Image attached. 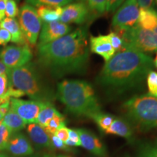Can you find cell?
<instances>
[{"label": "cell", "mask_w": 157, "mask_h": 157, "mask_svg": "<svg viewBox=\"0 0 157 157\" xmlns=\"http://www.w3.org/2000/svg\"><path fill=\"white\" fill-rule=\"evenodd\" d=\"M155 145H156V146H157V139H156V140L155 141Z\"/></svg>", "instance_id": "46"}, {"label": "cell", "mask_w": 157, "mask_h": 157, "mask_svg": "<svg viewBox=\"0 0 157 157\" xmlns=\"http://www.w3.org/2000/svg\"><path fill=\"white\" fill-rule=\"evenodd\" d=\"M7 149L12 154L17 157L29 156L34 153V148L28 139L21 133L15 134L10 139Z\"/></svg>", "instance_id": "15"}, {"label": "cell", "mask_w": 157, "mask_h": 157, "mask_svg": "<svg viewBox=\"0 0 157 157\" xmlns=\"http://www.w3.org/2000/svg\"><path fill=\"white\" fill-rule=\"evenodd\" d=\"M137 157H157V146L143 145L139 149Z\"/></svg>", "instance_id": "31"}, {"label": "cell", "mask_w": 157, "mask_h": 157, "mask_svg": "<svg viewBox=\"0 0 157 157\" xmlns=\"http://www.w3.org/2000/svg\"><path fill=\"white\" fill-rule=\"evenodd\" d=\"M18 8L15 0H8L6 5L5 15L9 18H15L18 15Z\"/></svg>", "instance_id": "33"}, {"label": "cell", "mask_w": 157, "mask_h": 157, "mask_svg": "<svg viewBox=\"0 0 157 157\" xmlns=\"http://www.w3.org/2000/svg\"><path fill=\"white\" fill-rule=\"evenodd\" d=\"M39 18L44 23H50L58 21L62 14V7H50L40 6L36 10Z\"/></svg>", "instance_id": "19"}, {"label": "cell", "mask_w": 157, "mask_h": 157, "mask_svg": "<svg viewBox=\"0 0 157 157\" xmlns=\"http://www.w3.org/2000/svg\"><path fill=\"white\" fill-rule=\"evenodd\" d=\"M149 95L157 98V72L151 71L146 77Z\"/></svg>", "instance_id": "27"}, {"label": "cell", "mask_w": 157, "mask_h": 157, "mask_svg": "<svg viewBox=\"0 0 157 157\" xmlns=\"http://www.w3.org/2000/svg\"><path fill=\"white\" fill-rule=\"evenodd\" d=\"M114 31L120 35L124 45L144 53L157 51V34L154 31L143 29L139 25L133 28Z\"/></svg>", "instance_id": "6"}, {"label": "cell", "mask_w": 157, "mask_h": 157, "mask_svg": "<svg viewBox=\"0 0 157 157\" xmlns=\"http://www.w3.org/2000/svg\"><path fill=\"white\" fill-rule=\"evenodd\" d=\"M76 130L79 135L81 146L96 156L102 157L105 156V147L95 134L85 129H76Z\"/></svg>", "instance_id": "13"}, {"label": "cell", "mask_w": 157, "mask_h": 157, "mask_svg": "<svg viewBox=\"0 0 157 157\" xmlns=\"http://www.w3.org/2000/svg\"><path fill=\"white\" fill-rule=\"evenodd\" d=\"M74 0H25V3L33 7L50 6V7H62L72 2Z\"/></svg>", "instance_id": "25"}, {"label": "cell", "mask_w": 157, "mask_h": 157, "mask_svg": "<svg viewBox=\"0 0 157 157\" xmlns=\"http://www.w3.org/2000/svg\"><path fill=\"white\" fill-rule=\"evenodd\" d=\"M90 58L87 28H78L48 44L38 46V60L56 77L84 74Z\"/></svg>", "instance_id": "1"}, {"label": "cell", "mask_w": 157, "mask_h": 157, "mask_svg": "<svg viewBox=\"0 0 157 157\" xmlns=\"http://www.w3.org/2000/svg\"><path fill=\"white\" fill-rule=\"evenodd\" d=\"M7 1L8 0H0V21L5 18V8Z\"/></svg>", "instance_id": "39"}, {"label": "cell", "mask_w": 157, "mask_h": 157, "mask_svg": "<svg viewBox=\"0 0 157 157\" xmlns=\"http://www.w3.org/2000/svg\"><path fill=\"white\" fill-rule=\"evenodd\" d=\"M8 90V78L7 74L0 75V101L1 103H7L10 101V98L7 95Z\"/></svg>", "instance_id": "28"}, {"label": "cell", "mask_w": 157, "mask_h": 157, "mask_svg": "<svg viewBox=\"0 0 157 157\" xmlns=\"http://www.w3.org/2000/svg\"><path fill=\"white\" fill-rule=\"evenodd\" d=\"M152 31H154V33H156V34H157V25H156V27H155V28H154V29H153V30H152Z\"/></svg>", "instance_id": "44"}, {"label": "cell", "mask_w": 157, "mask_h": 157, "mask_svg": "<svg viewBox=\"0 0 157 157\" xmlns=\"http://www.w3.org/2000/svg\"><path fill=\"white\" fill-rule=\"evenodd\" d=\"M91 13L87 6L82 2L68 4L63 7L60 21L68 25L69 23L83 24L89 20Z\"/></svg>", "instance_id": "11"}, {"label": "cell", "mask_w": 157, "mask_h": 157, "mask_svg": "<svg viewBox=\"0 0 157 157\" xmlns=\"http://www.w3.org/2000/svg\"><path fill=\"white\" fill-rule=\"evenodd\" d=\"M63 126H66V120L63 116L59 112L50 119L46 127H44V129L50 136V135H55L56 131Z\"/></svg>", "instance_id": "24"}, {"label": "cell", "mask_w": 157, "mask_h": 157, "mask_svg": "<svg viewBox=\"0 0 157 157\" xmlns=\"http://www.w3.org/2000/svg\"><path fill=\"white\" fill-rule=\"evenodd\" d=\"M0 29H5L10 34L12 42L20 45H28L20 27L19 23L15 18H4L0 21Z\"/></svg>", "instance_id": "16"}, {"label": "cell", "mask_w": 157, "mask_h": 157, "mask_svg": "<svg viewBox=\"0 0 157 157\" xmlns=\"http://www.w3.org/2000/svg\"><path fill=\"white\" fill-rule=\"evenodd\" d=\"M105 133L130 139L132 136L133 132L131 127L127 121L120 119H114L109 128L105 131Z\"/></svg>", "instance_id": "18"}, {"label": "cell", "mask_w": 157, "mask_h": 157, "mask_svg": "<svg viewBox=\"0 0 157 157\" xmlns=\"http://www.w3.org/2000/svg\"><path fill=\"white\" fill-rule=\"evenodd\" d=\"M156 3H157V0H156Z\"/></svg>", "instance_id": "50"}, {"label": "cell", "mask_w": 157, "mask_h": 157, "mask_svg": "<svg viewBox=\"0 0 157 157\" xmlns=\"http://www.w3.org/2000/svg\"><path fill=\"white\" fill-rule=\"evenodd\" d=\"M16 1H20V0H16Z\"/></svg>", "instance_id": "48"}, {"label": "cell", "mask_w": 157, "mask_h": 157, "mask_svg": "<svg viewBox=\"0 0 157 157\" xmlns=\"http://www.w3.org/2000/svg\"><path fill=\"white\" fill-rule=\"evenodd\" d=\"M154 67L151 57L124 45L105 62L96 81L105 89L120 93L142 83Z\"/></svg>", "instance_id": "2"}, {"label": "cell", "mask_w": 157, "mask_h": 157, "mask_svg": "<svg viewBox=\"0 0 157 157\" xmlns=\"http://www.w3.org/2000/svg\"><path fill=\"white\" fill-rule=\"evenodd\" d=\"M27 132L33 142L36 144L47 148L53 147L51 143L50 136L45 129L38 124H29L27 127Z\"/></svg>", "instance_id": "17"}, {"label": "cell", "mask_w": 157, "mask_h": 157, "mask_svg": "<svg viewBox=\"0 0 157 157\" xmlns=\"http://www.w3.org/2000/svg\"><path fill=\"white\" fill-rule=\"evenodd\" d=\"M124 1L125 0H107L105 11L108 13H113L117 10Z\"/></svg>", "instance_id": "35"}, {"label": "cell", "mask_w": 157, "mask_h": 157, "mask_svg": "<svg viewBox=\"0 0 157 157\" xmlns=\"http://www.w3.org/2000/svg\"><path fill=\"white\" fill-rule=\"evenodd\" d=\"M50 140L51 143H52V146L55 147V148L66 151H71L69 146H66L65 142H63L62 140H60V139L57 137L56 135H50Z\"/></svg>", "instance_id": "34"}, {"label": "cell", "mask_w": 157, "mask_h": 157, "mask_svg": "<svg viewBox=\"0 0 157 157\" xmlns=\"http://www.w3.org/2000/svg\"><path fill=\"white\" fill-rule=\"evenodd\" d=\"M108 36H109L110 42H111L116 52L124 48V43L123 39L117 32H116L115 31H111V32L108 34Z\"/></svg>", "instance_id": "30"}, {"label": "cell", "mask_w": 157, "mask_h": 157, "mask_svg": "<svg viewBox=\"0 0 157 157\" xmlns=\"http://www.w3.org/2000/svg\"><path fill=\"white\" fill-rule=\"evenodd\" d=\"M7 76L9 87L21 92L24 95H29L36 101H44L40 78L32 63H29L21 67L9 69Z\"/></svg>", "instance_id": "5"}, {"label": "cell", "mask_w": 157, "mask_h": 157, "mask_svg": "<svg viewBox=\"0 0 157 157\" xmlns=\"http://www.w3.org/2000/svg\"><path fill=\"white\" fill-rule=\"evenodd\" d=\"M138 25L143 29L152 31L157 25V13L154 9L140 8Z\"/></svg>", "instance_id": "21"}, {"label": "cell", "mask_w": 157, "mask_h": 157, "mask_svg": "<svg viewBox=\"0 0 157 157\" xmlns=\"http://www.w3.org/2000/svg\"><path fill=\"white\" fill-rule=\"evenodd\" d=\"M44 157H71L65 155H52V154H45Z\"/></svg>", "instance_id": "41"}, {"label": "cell", "mask_w": 157, "mask_h": 157, "mask_svg": "<svg viewBox=\"0 0 157 157\" xmlns=\"http://www.w3.org/2000/svg\"><path fill=\"white\" fill-rule=\"evenodd\" d=\"M2 121L12 132H18L25 128L26 125L25 121L10 107Z\"/></svg>", "instance_id": "20"}, {"label": "cell", "mask_w": 157, "mask_h": 157, "mask_svg": "<svg viewBox=\"0 0 157 157\" xmlns=\"http://www.w3.org/2000/svg\"><path fill=\"white\" fill-rule=\"evenodd\" d=\"M65 143L66 146L69 147L81 146L79 135H78L76 129H68V138Z\"/></svg>", "instance_id": "32"}, {"label": "cell", "mask_w": 157, "mask_h": 157, "mask_svg": "<svg viewBox=\"0 0 157 157\" xmlns=\"http://www.w3.org/2000/svg\"><path fill=\"white\" fill-rule=\"evenodd\" d=\"M0 104H2V103H1V101H0Z\"/></svg>", "instance_id": "49"}, {"label": "cell", "mask_w": 157, "mask_h": 157, "mask_svg": "<svg viewBox=\"0 0 157 157\" xmlns=\"http://www.w3.org/2000/svg\"><path fill=\"white\" fill-rule=\"evenodd\" d=\"M123 107L127 118L141 130L157 129V98L149 94L134 96Z\"/></svg>", "instance_id": "4"}, {"label": "cell", "mask_w": 157, "mask_h": 157, "mask_svg": "<svg viewBox=\"0 0 157 157\" xmlns=\"http://www.w3.org/2000/svg\"><path fill=\"white\" fill-rule=\"evenodd\" d=\"M85 4L92 13L103 14L106 9L107 0H79Z\"/></svg>", "instance_id": "26"}, {"label": "cell", "mask_w": 157, "mask_h": 157, "mask_svg": "<svg viewBox=\"0 0 157 157\" xmlns=\"http://www.w3.org/2000/svg\"><path fill=\"white\" fill-rule=\"evenodd\" d=\"M0 157H7V156H6L5 154H0Z\"/></svg>", "instance_id": "45"}, {"label": "cell", "mask_w": 157, "mask_h": 157, "mask_svg": "<svg viewBox=\"0 0 157 157\" xmlns=\"http://www.w3.org/2000/svg\"><path fill=\"white\" fill-rule=\"evenodd\" d=\"M140 7L137 0H125L112 18L114 29H127L138 25Z\"/></svg>", "instance_id": "8"}, {"label": "cell", "mask_w": 157, "mask_h": 157, "mask_svg": "<svg viewBox=\"0 0 157 157\" xmlns=\"http://www.w3.org/2000/svg\"><path fill=\"white\" fill-rule=\"evenodd\" d=\"M156 13H157V12H156Z\"/></svg>", "instance_id": "51"}, {"label": "cell", "mask_w": 157, "mask_h": 157, "mask_svg": "<svg viewBox=\"0 0 157 157\" xmlns=\"http://www.w3.org/2000/svg\"><path fill=\"white\" fill-rule=\"evenodd\" d=\"M140 8L153 9L154 0H137Z\"/></svg>", "instance_id": "38"}, {"label": "cell", "mask_w": 157, "mask_h": 157, "mask_svg": "<svg viewBox=\"0 0 157 157\" xmlns=\"http://www.w3.org/2000/svg\"><path fill=\"white\" fill-rule=\"evenodd\" d=\"M5 114H4V113L2 112V111H1V109H0V121H2V119H3V118H4V117H5Z\"/></svg>", "instance_id": "43"}, {"label": "cell", "mask_w": 157, "mask_h": 157, "mask_svg": "<svg viewBox=\"0 0 157 157\" xmlns=\"http://www.w3.org/2000/svg\"><path fill=\"white\" fill-rule=\"evenodd\" d=\"M1 52H2V50H0V54H1Z\"/></svg>", "instance_id": "47"}, {"label": "cell", "mask_w": 157, "mask_h": 157, "mask_svg": "<svg viewBox=\"0 0 157 157\" xmlns=\"http://www.w3.org/2000/svg\"><path fill=\"white\" fill-rule=\"evenodd\" d=\"M89 48L93 53L99 55L105 62L109 61L116 53L108 35L90 36Z\"/></svg>", "instance_id": "14"}, {"label": "cell", "mask_w": 157, "mask_h": 157, "mask_svg": "<svg viewBox=\"0 0 157 157\" xmlns=\"http://www.w3.org/2000/svg\"><path fill=\"white\" fill-rule=\"evenodd\" d=\"M33 58L30 47L27 44L9 45L2 50L0 58L9 69L21 67L29 63Z\"/></svg>", "instance_id": "9"}, {"label": "cell", "mask_w": 157, "mask_h": 157, "mask_svg": "<svg viewBox=\"0 0 157 157\" xmlns=\"http://www.w3.org/2000/svg\"><path fill=\"white\" fill-rule=\"evenodd\" d=\"M70 31V25L65 24L60 21L44 23L39 35L38 46H42L53 42L56 39L68 34Z\"/></svg>", "instance_id": "12"}, {"label": "cell", "mask_w": 157, "mask_h": 157, "mask_svg": "<svg viewBox=\"0 0 157 157\" xmlns=\"http://www.w3.org/2000/svg\"><path fill=\"white\" fill-rule=\"evenodd\" d=\"M154 66L157 68V52H156V57H155L154 60Z\"/></svg>", "instance_id": "42"}, {"label": "cell", "mask_w": 157, "mask_h": 157, "mask_svg": "<svg viewBox=\"0 0 157 157\" xmlns=\"http://www.w3.org/2000/svg\"><path fill=\"white\" fill-rule=\"evenodd\" d=\"M11 133V131L4 124L2 121H0V150L7 148Z\"/></svg>", "instance_id": "29"}, {"label": "cell", "mask_w": 157, "mask_h": 157, "mask_svg": "<svg viewBox=\"0 0 157 157\" xmlns=\"http://www.w3.org/2000/svg\"><path fill=\"white\" fill-rule=\"evenodd\" d=\"M8 71L9 68L6 67L2 62L0 61V75L1 74H7L8 73Z\"/></svg>", "instance_id": "40"}, {"label": "cell", "mask_w": 157, "mask_h": 157, "mask_svg": "<svg viewBox=\"0 0 157 157\" xmlns=\"http://www.w3.org/2000/svg\"><path fill=\"white\" fill-rule=\"evenodd\" d=\"M11 35L7 30L0 29V45L5 46L10 42H11Z\"/></svg>", "instance_id": "36"}, {"label": "cell", "mask_w": 157, "mask_h": 157, "mask_svg": "<svg viewBox=\"0 0 157 157\" xmlns=\"http://www.w3.org/2000/svg\"><path fill=\"white\" fill-rule=\"evenodd\" d=\"M42 102L44 101H25L19 98H11L10 103L11 109L25 124H32L36 123Z\"/></svg>", "instance_id": "10"}, {"label": "cell", "mask_w": 157, "mask_h": 157, "mask_svg": "<svg viewBox=\"0 0 157 157\" xmlns=\"http://www.w3.org/2000/svg\"><path fill=\"white\" fill-rule=\"evenodd\" d=\"M55 135H56L63 142H66L68 138V128H67L66 126L60 127L55 133Z\"/></svg>", "instance_id": "37"}, {"label": "cell", "mask_w": 157, "mask_h": 157, "mask_svg": "<svg viewBox=\"0 0 157 157\" xmlns=\"http://www.w3.org/2000/svg\"><path fill=\"white\" fill-rule=\"evenodd\" d=\"M90 118L95 121L98 127L104 132L109 128V127L111 126V124L115 119L112 115L103 113L102 111L95 113Z\"/></svg>", "instance_id": "23"}, {"label": "cell", "mask_w": 157, "mask_h": 157, "mask_svg": "<svg viewBox=\"0 0 157 157\" xmlns=\"http://www.w3.org/2000/svg\"><path fill=\"white\" fill-rule=\"evenodd\" d=\"M19 25L29 47H34L42 29V21L33 6L25 3L20 9Z\"/></svg>", "instance_id": "7"}, {"label": "cell", "mask_w": 157, "mask_h": 157, "mask_svg": "<svg viewBox=\"0 0 157 157\" xmlns=\"http://www.w3.org/2000/svg\"><path fill=\"white\" fill-rule=\"evenodd\" d=\"M57 96L72 114L90 118L101 111L93 86L84 80H63L58 84Z\"/></svg>", "instance_id": "3"}, {"label": "cell", "mask_w": 157, "mask_h": 157, "mask_svg": "<svg viewBox=\"0 0 157 157\" xmlns=\"http://www.w3.org/2000/svg\"><path fill=\"white\" fill-rule=\"evenodd\" d=\"M59 112L53 105L48 101H44L42 103L40 111L37 117L36 124H38L43 128L46 127L49 121L55 115Z\"/></svg>", "instance_id": "22"}]
</instances>
